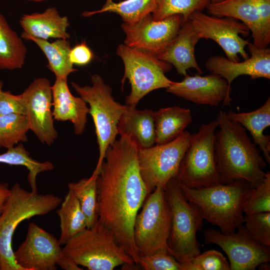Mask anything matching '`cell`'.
<instances>
[{"instance_id": "1", "label": "cell", "mask_w": 270, "mask_h": 270, "mask_svg": "<svg viewBox=\"0 0 270 270\" xmlns=\"http://www.w3.org/2000/svg\"><path fill=\"white\" fill-rule=\"evenodd\" d=\"M138 152L128 136H120L106 150L96 179L98 220L136 264L140 256L134 226L149 194L140 174Z\"/></svg>"}, {"instance_id": "2", "label": "cell", "mask_w": 270, "mask_h": 270, "mask_svg": "<svg viewBox=\"0 0 270 270\" xmlns=\"http://www.w3.org/2000/svg\"><path fill=\"white\" fill-rule=\"evenodd\" d=\"M218 130L214 136V153L222 184L236 180L247 182L252 188L260 184L266 172V162L260 150L239 123L229 120L220 110L216 119Z\"/></svg>"}, {"instance_id": "3", "label": "cell", "mask_w": 270, "mask_h": 270, "mask_svg": "<svg viewBox=\"0 0 270 270\" xmlns=\"http://www.w3.org/2000/svg\"><path fill=\"white\" fill-rule=\"evenodd\" d=\"M184 196L200 211L204 220L226 234H232L244 222L243 204L252 188L236 180L206 188H192L178 184Z\"/></svg>"}, {"instance_id": "4", "label": "cell", "mask_w": 270, "mask_h": 270, "mask_svg": "<svg viewBox=\"0 0 270 270\" xmlns=\"http://www.w3.org/2000/svg\"><path fill=\"white\" fill-rule=\"evenodd\" d=\"M62 202L60 198L54 194L27 191L18 182L12 186L0 214V270H22L14 260L12 246V236L19 224L33 216L50 213Z\"/></svg>"}, {"instance_id": "5", "label": "cell", "mask_w": 270, "mask_h": 270, "mask_svg": "<svg viewBox=\"0 0 270 270\" xmlns=\"http://www.w3.org/2000/svg\"><path fill=\"white\" fill-rule=\"evenodd\" d=\"M64 256L89 270H112L135 264L113 234L98 220L72 238L62 248Z\"/></svg>"}, {"instance_id": "6", "label": "cell", "mask_w": 270, "mask_h": 270, "mask_svg": "<svg viewBox=\"0 0 270 270\" xmlns=\"http://www.w3.org/2000/svg\"><path fill=\"white\" fill-rule=\"evenodd\" d=\"M165 192L171 213L168 252L178 262H184L200 253L196 234L204 218L197 207L185 198L174 178L168 182Z\"/></svg>"}, {"instance_id": "7", "label": "cell", "mask_w": 270, "mask_h": 270, "mask_svg": "<svg viewBox=\"0 0 270 270\" xmlns=\"http://www.w3.org/2000/svg\"><path fill=\"white\" fill-rule=\"evenodd\" d=\"M92 85L81 86L75 82L72 86L89 104V112L95 126L99 156L93 174L98 175L108 148L112 144L118 134V125L126 105L116 102L112 90L98 74L92 76Z\"/></svg>"}, {"instance_id": "8", "label": "cell", "mask_w": 270, "mask_h": 270, "mask_svg": "<svg viewBox=\"0 0 270 270\" xmlns=\"http://www.w3.org/2000/svg\"><path fill=\"white\" fill-rule=\"evenodd\" d=\"M218 126L215 120L202 124L196 133L192 134L189 146L174 178L178 184L192 188L222 184L214 153V136Z\"/></svg>"}, {"instance_id": "9", "label": "cell", "mask_w": 270, "mask_h": 270, "mask_svg": "<svg viewBox=\"0 0 270 270\" xmlns=\"http://www.w3.org/2000/svg\"><path fill=\"white\" fill-rule=\"evenodd\" d=\"M116 54L124 66L123 84L127 78L131 86L130 94L126 98V104L136 106L140 100L154 90L167 88L173 82L165 74L172 64L158 59L154 54L120 44Z\"/></svg>"}, {"instance_id": "10", "label": "cell", "mask_w": 270, "mask_h": 270, "mask_svg": "<svg viewBox=\"0 0 270 270\" xmlns=\"http://www.w3.org/2000/svg\"><path fill=\"white\" fill-rule=\"evenodd\" d=\"M134 226V238L139 256L168 250L171 213L165 190L157 187L147 196Z\"/></svg>"}, {"instance_id": "11", "label": "cell", "mask_w": 270, "mask_h": 270, "mask_svg": "<svg viewBox=\"0 0 270 270\" xmlns=\"http://www.w3.org/2000/svg\"><path fill=\"white\" fill-rule=\"evenodd\" d=\"M191 135L184 130L168 143L138 150L140 172L149 194L157 187L165 190L168 182L176 176Z\"/></svg>"}, {"instance_id": "12", "label": "cell", "mask_w": 270, "mask_h": 270, "mask_svg": "<svg viewBox=\"0 0 270 270\" xmlns=\"http://www.w3.org/2000/svg\"><path fill=\"white\" fill-rule=\"evenodd\" d=\"M188 20L200 39L215 41L224 52L228 60L240 62L238 54L244 60L250 57L244 48L250 42L240 36H247L250 30L238 20L230 17L210 16L202 11L194 12Z\"/></svg>"}, {"instance_id": "13", "label": "cell", "mask_w": 270, "mask_h": 270, "mask_svg": "<svg viewBox=\"0 0 270 270\" xmlns=\"http://www.w3.org/2000/svg\"><path fill=\"white\" fill-rule=\"evenodd\" d=\"M204 236L206 244H216L226 254L230 270H254L259 264L270 261V248L256 242L243 224L230 234L207 228Z\"/></svg>"}, {"instance_id": "14", "label": "cell", "mask_w": 270, "mask_h": 270, "mask_svg": "<svg viewBox=\"0 0 270 270\" xmlns=\"http://www.w3.org/2000/svg\"><path fill=\"white\" fill-rule=\"evenodd\" d=\"M184 22L181 14H174L160 20H153L152 14L132 24L124 22L126 46L156 56L174 40Z\"/></svg>"}, {"instance_id": "15", "label": "cell", "mask_w": 270, "mask_h": 270, "mask_svg": "<svg viewBox=\"0 0 270 270\" xmlns=\"http://www.w3.org/2000/svg\"><path fill=\"white\" fill-rule=\"evenodd\" d=\"M45 78H36L20 94L30 130L40 142L50 146L58 137L52 115V88Z\"/></svg>"}, {"instance_id": "16", "label": "cell", "mask_w": 270, "mask_h": 270, "mask_svg": "<svg viewBox=\"0 0 270 270\" xmlns=\"http://www.w3.org/2000/svg\"><path fill=\"white\" fill-rule=\"evenodd\" d=\"M61 246L52 234L30 222L25 240L14 252V260L22 270H56Z\"/></svg>"}, {"instance_id": "17", "label": "cell", "mask_w": 270, "mask_h": 270, "mask_svg": "<svg viewBox=\"0 0 270 270\" xmlns=\"http://www.w3.org/2000/svg\"><path fill=\"white\" fill-rule=\"evenodd\" d=\"M232 88L226 80L220 76L212 74L201 76L186 74L180 82H174L167 88L166 92L197 104L218 106L230 105Z\"/></svg>"}, {"instance_id": "18", "label": "cell", "mask_w": 270, "mask_h": 270, "mask_svg": "<svg viewBox=\"0 0 270 270\" xmlns=\"http://www.w3.org/2000/svg\"><path fill=\"white\" fill-rule=\"evenodd\" d=\"M250 56L242 62H234L221 56L210 57L206 62V68L222 77L231 88L232 81L240 76L247 75L252 80L264 78L270 79V50L248 44Z\"/></svg>"}, {"instance_id": "19", "label": "cell", "mask_w": 270, "mask_h": 270, "mask_svg": "<svg viewBox=\"0 0 270 270\" xmlns=\"http://www.w3.org/2000/svg\"><path fill=\"white\" fill-rule=\"evenodd\" d=\"M52 88L54 120L71 122L74 133L81 134L84 130L89 112L86 102L81 97L72 94L67 79L56 78Z\"/></svg>"}, {"instance_id": "20", "label": "cell", "mask_w": 270, "mask_h": 270, "mask_svg": "<svg viewBox=\"0 0 270 270\" xmlns=\"http://www.w3.org/2000/svg\"><path fill=\"white\" fill-rule=\"evenodd\" d=\"M200 39L188 20L182 23L170 44L156 56L172 64L180 75H186L187 70L190 68L202 74V72L197 64L194 54L195 46Z\"/></svg>"}, {"instance_id": "21", "label": "cell", "mask_w": 270, "mask_h": 270, "mask_svg": "<svg viewBox=\"0 0 270 270\" xmlns=\"http://www.w3.org/2000/svg\"><path fill=\"white\" fill-rule=\"evenodd\" d=\"M126 105L118 125V134L128 136L138 150L153 146L156 144L154 112Z\"/></svg>"}, {"instance_id": "22", "label": "cell", "mask_w": 270, "mask_h": 270, "mask_svg": "<svg viewBox=\"0 0 270 270\" xmlns=\"http://www.w3.org/2000/svg\"><path fill=\"white\" fill-rule=\"evenodd\" d=\"M24 32L38 39H66L70 25L67 16H62L56 8H49L42 13L23 15L20 20Z\"/></svg>"}, {"instance_id": "23", "label": "cell", "mask_w": 270, "mask_h": 270, "mask_svg": "<svg viewBox=\"0 0 270 270\" xmlns=\"http://www.w3.org/2000/svg\"><path fill=\"white\" fill-rule=\"evenodd\" d=\"M206 9L213 16L230 17L241 21L252 32V44L260 48H264L254 0H222L210 3Z\"/></svg>"}, {"instance_id": "24", "label": "cell", "mask_w": 270, "mask_h": 270, "mask_svg": "<svg viewBox=\"0 0 270 270\" xmlns=\"http://www.w3.org/2000/svg\"><path fill=\"white\" fill-rule=\"evenodd\" d=\"M228 118L240 124L252 135L254 144L259 147L267 163H270V136L264 134L270 126V98L256 110L246 112H226Z\"/></svg>"}, {"instance_id": "25", "label": "cell", "mask_w": 270, "mask_h": 270, "mask_svg": "<svg viewBox=\"0 0 270 270\" xmlns=\"http://www.w3.org/2000/svg\"><path fill=\"white\" fill-rule=\"evenodd\" d=\"M154 118L156 144L174 140L192 120L190 109L177 106L160 108L154 112Z\"/></svg>"}, {"instance_id": "26", "label": "cell", "mask_w": 270, "mask_h": 270, "mask_svg": "<svg viewBox=\"0 0 270 270\" xmlns=\"http://www.w3.org/2000/svg\"><path fill=\"white\" fill-rule=\"evenodd\" d=\"M21 38L34 42L44 52L48 60V66L56 78L67 79L72 72L77 71L70 60L72 48L66 39H57L52 42L32 37L23 32Z\"/></svg>"}, {"instance_id": "27", "label": "cell", "mask_w": 270, "mask_h": 270, "mask_svg": "<svg viewBox=\"0 0 270 270\" xmlns=\"http://www.w3.org/2000/svg\"><path fill=\"white\" fill-rule=\"evenodd\" d=\"M27 48L21 37L10 26L0 14V69L13 70L22 67Z\"/></svg>"}, {"instance_id": "28", "label": "cell", "mask_w": 270, "mask_h": 270, "mask_svg": "<svg viewBox=\"0 0 270 270\" xmlns=\"http://www.w3.org/2000/svg\"><path fill=\"white\" fill-rule=\"evenodd\" d=\"M56 210L60 220V234L58 238L64 245L72 238L87 228L86 220L80 202L70 190Z\"/></svg>"}, {"instance_id": "29", "label": "cell", "mask_w": 270, "mask_h": 270, "mask_svg": "<svg viewBox=\"0 0 270 270\" xmlns=\"http://www.w3.org/2000/svg\"><path fill=\"white\" fill-rule=\"evenodd\" d=\"M156 0H124L114 2L106 0L101 9L86 11L82 14L86 17L104 12H114L122 18L124 22L132 24L153 12Z\"/></svg>"}, {"instance_id": "30", "label": "cell", "mask_w": 270, "mask_h": 270, "mask_svg": "<svg viewBox=\"0 0 270 270\" xmlns=\"http://www.w3.org/2000/svg\"><path fill=\"white\" fill-rule=\"evenodd\" d=\"M0 163L26 167L28 170V180L31 191L34 192H38L36 182L38 174L54 168L51 162H40L32 158L22 144L8 148L6 152L0 154Z\"/></svg>"}, {"instance_id": "31", "label": "cell", "mask_w": 270, "mask_h": 270, "mask_svg": "<svg viewBox=\"0 0 270 270\" xmlns=\"http://www.w3.org/2000/svg\"><path fill=\"white\" fill-rule=\"evenodd\" d=\"M98 175L92 174L89 178L80 180L68 184L78 200L86 220L87 228L92 226L98 220V204L96 179Z\"/></svg>"}, {"instance_id": "32", "label": "cell", "mask_w": 270, "mask_h": 270, "mask_svg": "<svg viewBox=\"0 0 270 270\" xmlns=\"http://www.w3.org/2000/svg\"><path fill=\"white\" fill-rule=\"evenodd\" d=\"M30 130L26 115L10 114L0 115V144L2 148H9L20 142L28 140Z\"/></svg>"}, {"instance_id": "33", "label": "cell", "mask_w": 270, "mask_h": 270, "mask_svg": "<svg viewBox=\"0 0 270 270\" xmlns=\"http://www.w3.org/2000/svg\"><path fill=\"white\" fill-rule=\"evenodd\" d=\"M210 0H156L152 16L154 20H160L174 14H181L184 22L196 12L206 8Z\"/></svg>"}, {"instance_id": "34", "label": "cell", "mask_w": 270, "mask_h": 270, "mask_svg": "<svg viewBox=\"0 0 270 270\" xmlns=\"http://www.w3.org/2000/svg\"><path fill=\"white\" fill-rule=\"evenodd\" d=\"M246 214L270 212V172H267L262 182L252 188L243 204Z\"/></svg>"}, {"instance_id": "35", "label": "cell", "mask_w": 270, "mask_h": 270, "mask_svg": "<svg viewBox=\"0 0 270 270\" xmlns=\"http://www.w3.org/2000/svg\"><path fill=\"white\" fill-rule=\"evenodd\" d=\"M181 270H230L229 262L219 251L210 250L180 262Z\"/></svg>"}, {"instance_id": "36", "label": "cell", "mask_w": 270, "mask_h": 270, "mask_svg": "<svg viewBox=\"0 0 270 270\" xmlns=\"http://www.w3.org/2000/svg\"><path fill=\"white\" fill-rule=\"evenodd\" d=\"M244 227L260 244L270 248V212L244 216Z\"/></svg>"}, {"instance_id": "37", "label": "cell", "mask_w": 270, "mask_h": 270, "mask_svg": "<svg viewBox=\"0 0 270 270\" xmlns=\"http://www.w3.org/2000/svg\"><path fill=\"white\" fill-rule=\"evenodd\" d=\"M138 264L144 270H181L180 262L166 250L140 256Z\"/></svg>"}, {"instance_id": "38", "label": "cell", "mask_w": 270, "mask_h": 270, "mask_svg": "<svg viewBox=\"0 0 270 270\" xmlns=\"http://www.w3.org/2000/svg\"><path fill=\"white\" fill-rule=\"evenodd\" d=\"M18 114L26 115V108L20 94L14 95L10 92L0 93V115Z\"/></svg>"}, {"instance_id": "39", "label": "cell", "mask_w": 270, "mask_h": 270, "mask_svg": "<svg viewBox=\"0 0 270 270\" xmlns=\"http://www.w3.org/2000/svg\"><path fill=\"white\" fill-rule=\"evenodd\" d=\"M94 54L85 42H82L72 48L70 52V60L74 64L84 66L90 62Z\"/></svg>"}, {"instance_id": "40", "label": "cell", "mask_w": 270, "mask_h": 270, "mask_svg": "<svg viewBox=\"0 0 270 270\" xmlns=\"http://www.w3.org/2000/svg\"><path fill=\"white\" fill-rule=\"evenodd\" d=\"M57 265L65 270H82L80 266L70 258L62 256L58 260Z\"/></svg>"}, {"instance_id": "41", "label": "cell", "mask_w": 270, "mask_h": 270, "mask_svg": "<svg viewBox=\"0 0 270 270\" xmlns=\"http://www.w3.org/2000/svg\"><path fill=\"white\" fill-rule=\"evenodd\" d=\"M10 192V188L7 183L0 182V214L4 208L5 202Z\"/></svg>"}, {"instance_id": "42", "label": "cell", "mask_w": 270, "mask_h": 270, "mask_svg": "<svg viewBox=\"0 0 270 270\" xmlns=\"http://www.w3.org/2000/svg\"><path fill=\"white\" fill-rule=\"evenodd\" d=\"M259 270H270V265L268 262H263L259 264L258 266Z\"/></svg>"}, {"instance_id": "43", "label": "cell", "mask_w": 270, "mask_h": 270, "mask_svg": "<svg viewBox=\"0 0 270 270\" xmlns=\"http://www.w3.org/2000/svg\"><path fill=\"white\" fill-rule=\"evenodd\" d=\"M3 83L0 80V93L2 90Z\"/></svg>"}, {"instance_id": "44", "label": "cell", "mask_w": 270, "mask_h": 270, "mask_svg": "<svg viewBox=\"0 0 270 270\" xmlns=\"http://www.w3.org/2000/svg\"><path fill=\"white\" fill-rule=\"evenodd\" d=\"M222 0H210V3H216L218 2H220Z\"/></svg>"}, {"instance_id": "45", "label": "cell", "mask_w": 270, "mask_h": 270, "mask_svg": "<svg viewBox=\"0 0 270 270\" xmlns=\"http://www.w3.org/2000/svg\"><path fill=\"white\" fill-rule=\"evenodd\" d=\"M32 0V1H34V2H40V1H43L45 0Z\"/></svg>"}, {"instance_id": "46", "label": "cell", "mask_w": 270, "mask_h": 270, "mask_svg": "<svg viewBox=\"0 0 270 270\" xmlns=\"http://www.w3.org/2000/svg\"><path fill=\"white\" fill-rule=\"evenodd\" d=\"M2 148V147H1V146H0V148Z\"/></svg>"}, {"instance_id": "47", "label": "cell", "mask_w": 270, "mask_h": 270, "mask_svg": "<svg viewBox=\"0 0 270 270\" xmlns=\"http://www.w3.org/2000/svg\"></svg>"}]
</instances>
